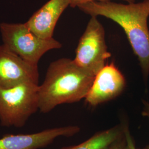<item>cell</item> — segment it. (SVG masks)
Segmentation results:
<instances>
[{
  "label": "cell",
  "instance_id": "3957f363",
  "mask_svg": "<svg viewBox=\"0 0 149 149\" xmlns=\"http://www.w3.org/2000/svg\"><path fill=\"white\" fill-rule=\"evenodd\" d=\"M38 84L27 82L0 87V123L2 126L22 128L39 110Z\"/></svg>",
  "mask_w": 149,
  "mask_h": 149
},
{
  "label": "cell",
  "instance_id": "277c9868",
  "mask_svg": "<svg viewBox=\"0 0 149 149\" xmlns=\"http://www.w3.org/2000/svg\"><path fill=\"white\" fill-rule=\"evenodd\" d=\"M0 33L3 44L25 61L38 66L42 57L49 51L62 47L55 39L38 37L25 23H0Z\"/></svg>",
  "mask_w": 149,
  "mask_h": 149
},
{
  "label": "cell",
  "instance_id": "7a4b0ae2",
  "mask_svg": "<svg viewBox=\"0 0 149 149\" xmlns=\"http://www.w3.org/2000/svg\"><path fill=\"white\" fill-rule=\"evenodd\" d=\"M95 75L72 59L61 58L51 63L42 84L39 86V110L48 113L59 105L85 99Z\"/></svg>",
  "mask_w": 149,
  "mask_h": 149
},
{
  "label": "cell",
  "instance_id": "8992f818",
  "mask_svg": "<svg viewBox=\"0 0 149 149\" xmlns=\"http://www.w3.org/2000/svg\"><path fill=\"white\" fill-rule=\"evenodd\" d=\"M126 85L124 76L115 64H106L95 75L86 103L93 107L112 101L122 94Z\"/></svg>",
  "mask_w": 149,
  "mask_h": 149
},
{
  "label": "cell",
  "instance_id": "9a60e30c",
  "mask_svg": "<svg viewBox=\"0 0 149 149\" xmlns=\"http://www.w3.org/2000/svg\"><path fill=\"white\" fill-rule=\"evenodd\" d=\"M143 149H149V145H146L145 147H144Z\"/></svg>",
  "mask_w": 149,
  "mask_h": 149
},
{
  "label": "cell",
  "instance_id": "7c38bea8",
  "mask_svg": "<svg viewBox=\"0 0 149 149\" xmlns=\"http://www.w3.org/2000/svg\"><path fill=\"white\" fill-rule=\"evenodd\" d=\"M111 1V0H71V3H70V7L74 8L77 7L79 6L86 3L90 2L92 1ZM125 1L128 3H133L135 2V0H122Z\"/></svg>",
  "mask_w": 149,
  "mask_h": 149
},
{
  "label": "cell",
  "instance_id": "8fae6325",
  "mask_svg": "<svg viewBox=\"0 0 149 149\" xmlns=\"http://www.w3.org/2000/svg\"><path fill=\"white\" fill-rule=\"evenodd\" d=\"M125 135L126 138L125 149H139L136 146V144L133 136L131 134L129 124H127L125 130Z\"/></svg>",
  "mask_w": 149,
  "mask_h": 149
},
{
  "label": "cell",
  "instance_id": "ba28073f",
  "mask_svg": "<svg viewBox=\"0 0 149 149\" xmlns=\"http://www.w3.org/2000/svg\"><path fill=\"white\" fill-rule=\"evenodd\" d=\"M76 125L50 128L36 133L9 135L0 138V149H40L59 137H71L80 132Z\"/></svg>",
  "mask_w": 149,
  "mask_h": 149
},
{
  "label": "cell",
  "instance_id": "5bb4252c",
  "mask_svg": "<svg viewBox=\"0 0 149 149\" xmlns=\"http://www.w3.org/2000/svg\"><path fill=\"white\" fill-rule=\"evenodd\" d=\"M143 107L141 111V115L144 117L146 118L148 120L149 123V102L143 100Z\"/></svg>",
  "mask_w": 149,
  "mask_h": 149
},
{
  "label": "cell",
  "instance_id": "30bf717a",
  "mask_svg": "<svg viewBox=\"0 0 149 149\" xmlns=\"http://www.w3.org/2000/svg\"><path fill=\"white\" fill-rule=\"evenodd\" d=\"M127 123H122L112 128L97 132L80 144L60 149H109L118 140L124 135Z\"/></svg>",
  "mask_w": 149,
  "mask_h": 149
},
{
  "label": "cell",
  "instance_id": "9c48e42d",
  "mask_svg": "<svg viewBox=\"0 0 149 149\" xmlns=\"http://www.w3.org/2000/svg\"><path fill=\"white\" fill-rule=\"evenodd\" d=\"M70 3L71 0H49L24 23L38 37L46 39L53 38L59 18Z\"/></svg>",
  "mask_w": 149,
  "mask_h": 149
},
{
  "label": "cell",
  "instance_id": "5b68a950",
  "mask_svg": "<svg viewBox=\"0 0 149 149\" xmlns=\"http://www.w3.org/2000/svg\"><path fill=\"white\" fill-rule=\"evenodd\" d=\"M75 63L96 75L111 56L105 38V31L97 17L92 16L76 49Z\"/></svg>",
  "mask_w": 149,
  "mask_h": 149
},
{
  "label": "cell",
  "instance_id": "4fadbf2b",
  "mask_svg": "<svg viewBox=\"0 0 149 149\" xmlns=\"http://www.w3.org/2000/svg\"><path fill=\"white\" fill-rule=\"evenodd\" d=\"M126 146V138L125 135L123 136L122 138L118 140L117 141L113 144L109 149H125Z\"/></svg>",
  "mask_w": 149,
  "mask_h": 149
},
{
  "label": "cell",
  "instance_id": "52a82bcc",
  "mask_svg": "<svg viewBox=\"0 0 149 149\" xmlns=\"http://www.w3.org/2000/svg\"><path fill=\"white\" fill-rule=\"evenodd\" d=\"M38 67L28 63L3 44L0 45V87L31 82L39 84Z\"/></svg>",
  "mask_w": 149,
  "mask_h": 149
},
{
  "label": "cell",
  "instance_id": "6da1fadb",
  "mask_svg": "<svg viewBox=\"0 0 149 149\" xmlns=\"http://www.w3.org/2000/svg\"><path fill=\"white\" fill-rule=\"evenodd\" d=\"M92 16H103L116 22L125 32L138 59L145 81L149 75V0L123 4L111 1H92L77 7Z\"/></svg>",
  "mask_w": 149,
  "mask_h": 149
}]
</instances>
